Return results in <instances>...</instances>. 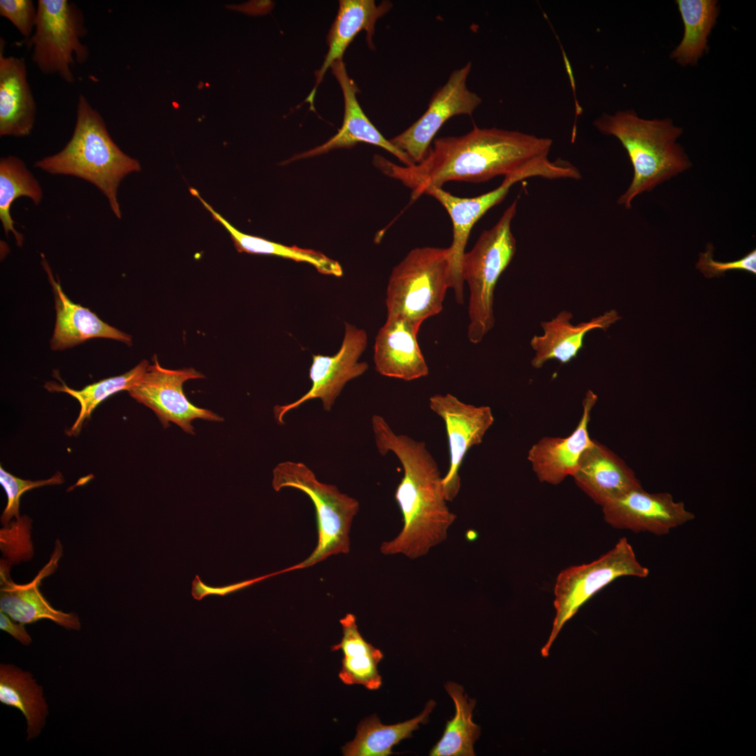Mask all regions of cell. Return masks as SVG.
<instances>
[{"instance_id":"6da1fadb","label":"cell","mask_w":756,"mask_h":756,"mask_svg":"<svg viewBox=\"0 0 756 756\" xmlns=\"http://www.w3.org/2000/svg\"><path fill=\"white\" fill-rule=\"evenodd\" d=\"M552 146L550 138L475 125L463 135L434 139L419 163L400 166L377 155L373 162L409 188L415 200L428 189L449 181L482 183L522 172L547 158Z\"/></svg>"},{"instance_id":"7a4b0ae2","label":"cell","mask_w":756,"mask_h":756,"mask_svg":"<svg viewBox=\"0 0 756 756\" xmlns=\"http://www.w3.org/2000/svg\"><path fill=\"white\" fill-rule=\"evenodd\" d=\"M371 424L379 453H393L403 468L395 493L403 526L396 538L381 545L380 551L418 559L447 539L456 516L447 505L442 477L426 443L395 433L380 415L374 414Z\"/></svg>"},{"instance_id":"3957f363","label":"cell","mask_w":756,"mask_h":756,"mask_svg":"<svg viewBox=\"0 0 756 756\" xmlns=\"http://www.w3.org/2000/svg\"><path fill=\"white\" fill-rule=\"evenodd\" d=\"M34 166L51 174L71 175L94 185L119 219V185L127 174L141 170L139 161L114 142L102 115L83 94L78 99L70 140L57 153L36 161Z\"/></svg>"},{"instance_id":"277c9868","label":"cell","mask_w":756,"mask_h":756,"mask_svg":"<svg viewBox=\"0 0 756 756\" xmlns=\"http://www.w3.org/2000/svg\"><path fill=\"white\" fill-rule=\"evenodd\" d=\"M601 133L616 137L626 150L634 169L631 183L617 203L629 209L633 200L692 166L677 143L682 130L670 119L645 120L631 110L603 114L594 122Z\"/></svg>"},{"instance_id":"5b68a950","label":"cell","mask_w":756,"mask_h":756,"mask_svg":"<svg viewBox=\"0 0 756 756\" xmlns=\"http://www.w3.org/2000/svg\"><path fill=\"white\" fill-rule=\"evenodd\" d=\"M517 207V199L491 228L481 233L472 248L463 258L462 277L470 292L468 338L475 344L481 342L495 325V288L517 250L511 229Z\"/></svg>"},{"instance_id":"8992f818","label":"cell","mask_w":756,"mask_h":756,"mask_svg":"<svg viewBox=\"0 0 756 756\" xmlns=\"http://www.w3.org/2000/svg\"><path fill=\"white\" fill-rule=\"evenodd\" d=\"M272 475L274 491L284 488L300 490L311 499L316 511V547L306 559L290 566V570L310 567L335 554L348 553L350 529L359 510L358 501L340 492L336 486L320 482L302 462H281L274 467Z\"/></svg>"},{"instance_id":"52a82bcc","label":"cell","mask_w":756,"mask_h":756,"mask_svg":"<svg viewBox=\"0 0 756 756\" xmlns=\"http://www.w3.org/2000/svg\"><path fill=\"white\" fill-rule=\"evenodd\" d=\"M450 286L449 247L415 248L392 270L386 293L387 316L403 317L421 326L441 312Z\"/></svg>"},{"instance_id":"ba28073f","label":"cell","mask_w":756,"mask_h":756,"mask_svg":"<svg viewBox=\"0 0 756 756\" xmlns=\"http://www.w3.org/2000/svg\"><path fill=\"white\" fill-rule=\"evenodd\" d=\"M650 570L638 560L626 538L595 561L563 570L557 576L554 593L555 617L549 638L541 654L547 657L564 625L595 594L622 576L645 578Z\"/></svg>"},{"instance_id":"9c48e42d","label":"cell","mask_w":756,"mask_h":756,"mask_svg":"<svg viewBox=\"0 0 756 756\" xmlns=\"http://www.w3.org/2000/svg\"><path fill=\"white\" fill-rule=\"evenodd\" d=\"M36 6L35 28L27 41L32 61L41 73L56 74L71 83L72 66L85 62L89 56L81 41L87 32L83 12L68 0H38Z\"/></svg>"},{"instance_id":"30bf717a","label":"cell","mask_w":756,"mask_h":756,"mask_svg":"<svg viewBox=\"0 0 756 756\" xmlns=\"http://www.w3.org/2000/svg\"><path fill=\"white\" fill-rule=\"evenodd\" d=\"M564 169L558 161L546 158L524 170L505 176L495 189L474 197H459L442 188L428 189L424 195L437 200L449 214L453 230V238L449 247L451 258V286L457 303H463V284L461 266L467 242L474 225L492 207L500 203L510 188L527 178L540 176L549 179L561 178Z\"/></svg>"},{"instance_id":"8fae6325","label":"cell","mask_w":756,"mask_h":756,"mask_svg":"<svg viewBox=\"0 0 756 756\" xmlns=\"http://www.w3.org/2000/svg\"><path fill=\"white\" fill-rule=\"evenodd\" d=\"M472 64L454 70L444 84L433 93L425 112L390 141L405 153L412 164L421 161L440 127L451 117L471 115L482 98L469 90L467 80Z\"/></svg>"},{"instance_id":"7c38bea8","label":"cell","mask_w":756,"mask_h":756,"mask_svg":"<svg viewBox=\"0 0 756 756\" xmlns=\"http://www.w3.org/2000/svg\"><path fill=\"white\" fill-rule=\"evenodd\" d=\"M153 364L139 382L128 392L138 402L154 412L166 428L172 422L184 432L194 435L192 421L197 419L210 421H223V418L207 409L200 408L186 398L183 384L190 379L204 378L192 368L170 370L162 367L155 355Z\"/></svg>"},{"instance_id":"4fadbf2b","label":"cell","mask_w":756,"mask_h":756,"mask_svg":"<svg viewBox=\"0 0 756 756\" xmlns=\"http://www.w3.org/2000/svg\"><path fill=\"white\" fill-rule=\"evenodd\" d=\"M367 344L365 331L346 323L344 339L338 351L333 356L313 355L309 369L312 382L309 390L293 402L276 405L274 414L276 421L284 424V417L288 412L314 399H320L323 410L330 411L346 384L367 371L368 363L359 361Z\"/></svg>"},{"instance_id":"5bb4252c","label":"cell","mask_w":756,"mask_h":756,"mask_svg":"<svg viewBox=\"0 0 756 756\" xmlns=\"http://www.w3.org/2000/svg\"><path fill=\"white\" fill-rule=\"evenodd\" d=\"M428 405L445 425L450 460L442 486L447 501H451L460 491L459 470L465 455L482 443L494 416L490 407L465 403L451 393L433 395Z\"/></svg>"},{"instance_id":"9a60e30c","label":"cell","mask_w":756,"mask_h":756,"mask_svg":"<svg viewBox=\"0 0 756 756\" xmlns=\"http://www.w3.org/2000/svg\"><path fill=\"white\" fill-rule=\"evenodd\" d=\"M602 511L606 522L615 528L657 536L666 535L695 518L670 493H650L643 486L606 503Z\"/></svg>"},{"instance_id":"2e32d148","label":"cell","mask_w":756,"mask_h":756,"mask_svg":"<svg viewBox=\"0 0 756 756\" xmlns=\"http://www.w3.org/2000/svg\"><path fill=\"white\" fill-rule=\"evenodd\" d=\"M598 397L592 391H587L582 401V414L575 430L566 438L544 437L528 452V460L541 482L556 485L568 476H573L580 458L594 443L588 433L591 412Z\"/></svg>"},{"instance_id":"e0dca14e","label":"cell","mask_w":756,"mask_h":756,"mask_svg":"<svg viewBox=\"0 0 756 756\" xmlns=\"http://www.w3.org/2000/svg\"><path fill=\"white\" fill-rule=\"evenodd\" d=\"M62 556V546L57 540L48 562L29 582L19 584L10 579L5 571H1L0 609L13 620L32 624L41 620H48L69 630H79L81 624L78 616L74 612H64L54 608L39 589L43 579L56 570Z\"/></svg>"},{"instance_id":"ac0fdd59","label":"cell","mask_w":756,"mask_h":756,"mask_svg":"<svg viewBox=\"0 0 756 756\" xmlns=\"http://www.w3.org/2000/svg\"><path fill=\"white\" fill-rule=\"evenodd\" d=\"M420 327L403 317L387 316L374 345L373 360L379 374L404 381L428 374V367L417 341Z\"/></svg>"},{"instance_id":"d6986e66","label":"cell","mask_w":756,"mask_h":756,"mask_svg":"<svg viewBox=\"0 0 756 756\" xmlns=\"http://www.w3.org/2000/svg\"><path fill=\"white\" fill-rule=\"evenodd\" d=\"M573 477L578 486L601 507L642 486L626 462L595 440L582 453Z\"/></svg>"},{"instance_id":"ffe728a7","label":"cell","mask_w":756,"mask_h":756,"mask_svg":"<svg viewBox=\"0 0 756 756\" xmlns=\"http://www.w3.org/2000/svg\"><path fill=\"white\" fill-rule=\"evenodd\" d=\"M330 67L344 97V113L342 127L323 144L295 155L288 162L319 155L333 149L351 148L362 142L382 148L396 156L404 165L413 164L408 157L386 139L368 118L356 98L357 86L349 77L342 59L335 62Z\"/></svg>"},{"instance_id":"44dd1931","label":"cell","mask_w":756,"mask_h":756,"mask_svg":"<svg viewBox=\"0 0 756 756\" xmlns=\"http://www.w3.org/2000/svg\"><path fill=\"white\" fill-rule=\"evenodd\" d=\"M573 317L572 312L562 310L551 320L540 323L543 333L533 335L530 342L535 351L531 361L533 368L540 369L551 360L561 364L569 363L583 348L584 337L589 331L597 328L606 330L621 318L615 309L577 324L570 322Z\"/></svg>"},{"instance_id":"7402d4cb","label":"cell","mask_w":756,"mask_h":756,"mask_svg":"<svg viewBox=\"0 0 756 756\" xmlns=\"http://www.w3.org/2000/svg\"><path fill=\"white\" fill-rule=\"evenodd\" d=\"M0 51V136L22 137L31 134L36 104L27 79L24 60Z\"/></svg>"},{"instance_id":"603a6c76","label":"cell","mask_w":756,"mask_h":756,"mask_svg":"<svg viewBox=\"0 0 756 756\" xmlns=\"http://www.w3.org/2000/svg\"><path fill=\"white\" fill-rule=\"evenodd\" d=\"M392 7L387 1L377 5L373 0L340 1L337 16L329 30L327 43L328 50L323 63L315 74L316 84L306 101L314 110V99L317 87L323 78L328 69L336 61L342 59L343 54L356 35L361 31L366 33V41L370 48H374L372 38L375 24L379 18L385 15Z\"/></svg>"},{"instance_id":"cb8c5ba5","label":"cell","mask_w":756,"mask_h":756,"mask_svg":"<svg viewBox=\"0 0 756 756\" xmlns=\"http://www.w3.org/2000/svg\"><path fill=\"white\" fill-rule=\"evenodd\" d=\"M43 266L52 286L56 322L50 346L53 350L73 347L94 337L115 340L130 346L132 337L102 321L95 314L71 302L64 294L59 282L54 279L43 258Z\"/></svg>"},{"instance_id":"d4e9b609","label":"cell","mask_w":756,"mask_h":756,"mask_svg":"<svg viewBox=\"0 0 756 756\" xmlns=\"http://www.w3.org/2000/svg\"><path fill=\"white\" fill-rule=\"evenodd\" d=\"M340 622L343 636L339 643L331 646V650H340L343 653L338 675L340 680L347 685H360L370 690L379 689L382 682L377 665L384 657L382 651L363 638L354 614H346Z\"/></svg>"},{"instance_id":"484cf974","label":"cell","mask_w":756,"mask_h":756,"mask_svg":"<svg viewBox=\"0 0 756 756\" xmlns=\"http://www.w3.org/2000/svg\"><path fill=\"white\" fill-rule=\"evenodd\" d=\"M190 191L193 196H195L202 202L204 207L211 214L214 220L221 224L230 233L234 247L238 252L279 256L296 262L309 263L323 274L335 276H341L342 275L343 271L340 264L319 251L299 248L295 246H288L240 232L220 214L216 212L200 195L196 189L190 188Z\"/></svg>"},{"instance_id":"4316f807","label":"cell","mask_w":756,"mask_h":756,"mask_svg":"<svg viewBox=\"0 0 756 756\" xmlns=\"http://www.w3.org/2000/svg\"><path fill=\"white\" fill-rule=\"evenodd\" d=\"M0 701L24 715L27 740L36 737L45 725L48 705L39 686L29 672L11 664L0 665Z\"/></svg>"},{"instance_id":"83f0119b","label":"cell","mask_w":756,"mask_h":756,"mask_svg":"<svg viewBox=\"0 0 756 756\" xmlns=\"http://www.w3.org/2000/svg\"><path fill=\"white\" fill-rule=\"evenodd\" d=\"M435 706V702L427 703L417 717L395 724H383L376 715L362 720L357 727L354 739L342 748L344 756H388L393 754L392 748L402 740L410 738L412 732L424 723Z\"/></svg>"},{"instance_id":"f1b7e54d","label":"cell","mask_w":756,"mask_h":756,"mask_svg":"<svg viewBox=\"0 0 756 756\" xmlns=\"http://www.w3.org/2000/svg\"><path fill=\"white\" fill-rule=\"evenodd\" d=\"M676 2L685 31L671 57L682 65H694L707 49V38L718 15L717 1L678 0Z\"/></svg>"},{"instance_id":"f546056e","label":"cell","mask_w":756,"mask_h":756,"mask_svg":"<svg viewBox=\"0 0 756 756\" xmlns=\"http://www.w3.org/2000/svg\"><path fill=\"white\" fill-rule=\"evenodd\" d=\"M445 688L453 699L456 713L447 721L440 740L432 748V756H473V745L480 735L479 727L472 720L476 701L468 698L463 687L448 682Z\"/></svg>"},{"instance_id":"4dcf8cb0","label":"cell","mask_w":756,"mask_h":756,"mask_svg":"<svg viewBox=\"0 0 756 756\" xmlns=\"http://www.w3.org/2000/svg\"><path fill=\"white\" fill-rule=\"evenodd\" d=\"M25 196L31 198L38 205L43 198L42 188L34 176L27 168L24 162L18 157L8 155L0 160V219L5 234L11 232L18 245H21L23 236L15 227L10 211L13 203L18 197Z\"/></svg>"},{"instance_id":"1f68e13d","label":"cell","mask_w":756,"mask_h":756,"mask_svg":"<svg viewBox=\"0 0 756 756\" xmlns=\"http://www.w3.org/2000/svg\"><path fill=\"white\" fill-rule=\"evenodd\" d=\"M148 365L146 360H143L123 374L100 380L85 386L81 390L70 388L62 382V385L48 383L45 386L47 389L67 393L75 398L80 405L78 416L68 431L69 435L76 436L84 421L90 418L96 407L106 398L120 391H129L136 385L144 377Z\"/></svg>"},{"instance_id":"d6a6232c","label":"cell","mask_w":756,"mask_h":756,"mask_svg":"<svg viewBox=\"0 0 756 756\" xmlns=\"http://www.w3.org/2000/svg\"><path fill=\"white\" fill-rule=\"evenodd\" d=\"M63 482L64 478L59 472H57L49 479L32 481L18 478L6 472L1 466L0 483L7 496V504L1 516V524L8 526L13 517H15L17 520L20 519V497L24 493L43 486L59 484Z\"/></svg>"},{"instance_id":"836d02e7","label":"cell","mask_w":756,"mask_h":756,"mask_svg":"<svg viewBox=\"0 0 756 756\" xmlns=\"http://www.w3.org/2000/svg\"><path fill=\"white\" fill-rule=\"evenodd\" d=\"M0 15L8 20L24 37L33 34L37 18V6L31 0H1Z\"/></svg>"},{"instance_id":"e575fe53","label":"cell","mask_w":756,"mask_h":756,"mask_svg":"<svg viewBox=\"0 0 756 756\" xmlns=\"http://www.w3.org/2000/svg\"><path fill=\"white\" fill-rule=\"evenodd\" d=\"M713 246L708 244L705 253L699 254L696 267L706 278L719 276L729 270H744L756 274V251H751L739 260L722 262L713 260Z\"/></svg>"},{"instance_id":"d590c367","label":"cell","mask_w":756,"mask_h":756,"mask_svg":"<svg viewBox=\"0 0 756 756\" xmlns=\"http://www.w3.org/2000/svg\"><path fill=\"white\" fill-rule=\"evenodd\" d=\"M290 568L281 570L278 572L270 573L255 578L244 580L234 584H229L224 587H210L204 584L198 575H196L195 579L192 582V596L198 601L202 600L206 596L217 595V596H225L227 594L236 592L241 590L244 588L253 585L255 583L260 582L264 580L270 578L271 577L277 575L281 573L290 572Z\"/></svg>"},{"instance_id":"8d00e7d4","label":"cell","mask_w":756,"mask_h":756,"mask_svg":"<svg viewBox=\"0 0 756 756\" xmlns=\"http://www.w3.org/2000/svg\"><path fill=\"white\" fill-rule=\"evenodd\" d=\"M24 624L13 620L3 611L0 612V629L12 636L24 645H29L32 639L27 631Z\"/></svg>"}]
</instances>
